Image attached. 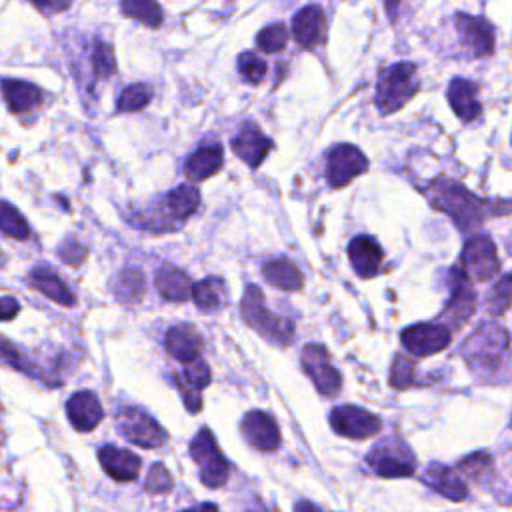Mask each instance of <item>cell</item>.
<instances>
[{
  "label": "cell",
  "instance_id": "obj_34",
  "mask_svg": "<svg viewBox=\"0 0 512 512\" xmlns=\"http://www.w3.org/2000/svg\"><path fill=\"white\" fill-rule=\"evenodd\" d=\"M150 100H152V88L148 84H132L120 92L116 108L120 112H138L146 108Z\"/></svg>",
  "mask_w": 512,
  "mask_h": 512
},
{
  "label": "cell",
  "instance_id": "obj_4",
  "mask_svg": "<svg viewBox=\"0 0 512 512\" xmlns=\"http://www.w3.org/2000/svg\"><path fill=\"white\" fill-rule=\"evenodd\" d=\"M508 350V332L496 322L480 324L462 344V356L472 368H496Z\"/></svg>",
  "mask_w": 512,
  "mask_h": 512
},
{
  "label": "cell",
  "instance_id": "obj_47",
  "mask_svg": "<svg viewBox=\"0 0 512 512\" xmlns=\"http://www.w3.org/2000/svg\"><path fill=\"white\" fill-rule=\"evenodd\" d=\"M182 512H218V506H216V504H210V502H204V504H198V506L188 508V510H182Z\"/></svg>",
  "mask_w": 512,
  "mask_h": 512
},
{
  "label": "cell",
  "instance_id": "obj_5",
  "mask_svg": "<svg viewBox=\"0 0 512 512\" xmlns=\"http://www.w3.org/2000/svg\"><path fill=\"white\" fill-rule=\"evenodd\" d=\"M366 464L382 478H406L416 472V458L410 446L396 436L380 440L366 456Z\"/></svg>",
  "mask_w": 512,
  "mask_h": 512
},
{
  "label": "cell",
  "instance_id": "obj_42",
  "mask_svg": "<svg viewBox=\"0 0 512 512\" xmlns=\"http://www.w3.org/2000/svg\"><path fill=\"white\" fill-rule=\"evenodd\" d=\"M492 468V458L486 452H474L458 462V470L466 476L478 480L482 474H486Z\"/></svg>",
  "mask_w": 512,
  "mask_h": 512
},
{
  "label": "cell",
  "instance_id": "obj_39",
  "mask_svg": "<svg viewBox=\"0 0 512 512\" xmlns=\"http://www.w3.org/2000/svg\"><path fill=\"white\" fill-rule=\"evenodd\" d=\"M238 74L248 84H260L266 76V62L254 52H242L238 56Z\"/></svg>",
  "mask_w": 512,
  "mask_h": 512
},
{
  "label": "cell",
  "instance_id": "obj_45",
  "mask_svg": "<svg viewBox=\"0 0 512 512\" xmlns=\"http://www.w3.org/2000/svg\"><path fill=\"white\" fill-rule=\"evenodd\" d=\"M20 306L14 298L10 296H2V320H12L18 314Z\"/></svg>",
  "mask_w": 512,
  "mask_h": 512
},
{
  "label": "cell",
  "instance_id": "obj_21",
  "mask_svg": "<svg viewBox=\"0 0 512 512\" xmlns=\"http://www.w3.org/2000/svg\"><path fill=\"white\" fill-rule=\"evenodd\" d=\"M348 258L360 278H374L384 260V252L372 236L362 234L352 238V242L348 244Z\"/></svg>",
  "mask_w": 512,
  "mask_h": 512
},
{
  "label": "cell",
  "instance_id": "obj_1",
  "mask_svg": "<svg viewBox=\"0 0 512 512\" xmlns=\"http://www.w3.org/2000/svg\"><path fill=\"white\" fill-rule=\"evenodd\" d=\"M426 194L430 204L448 214L452 222L464 232L474 230L484 222V202L466 190L460 182L450 178H436L430 182Z\"/></svg>",
  "mask_w": 512,
  "mask_h": 512
},
{
  "label": "cell",
  "instance_id": "obj_6",
  "mask_svg": "<svg viewBox=\"0 0 512 512\" xmlns=\"http://www.w3.org/2000/svg\"><path fill=\"white\" fill-rule=\"evenodd\" d=\"M190 456L198 464L200 480L208 488H220L226 484L230 474V464L220 452L210 428H200V432L190 442Z\"/></svg>",
  "mask_w": 512,
  "mask_h": 512
},
{
  "label": "cell",
  "instance_id": "obj_2",
  "mask_svg": "<svg viewBox=\"0 0 512 512\" xmlns=\"http://www.w3.org/2000/svg\"><path fill=\"white\" fill-rule=\"evenodd\" d=\"M418 92L416 64L396 62L384 68L376 84V106L380 114H392L408 104Z\"/></svg>",
  "mask_w": 512,
  "mask_h": 512
},
{
  "label": "cell",
  "instance_id": "obj_3",
  "mask_svg": "<svg viewBox=\"0 0 512 512\" xmlns=\"http://www.w3.org/2000/svg\"><path fill=\"white\" fill-rule=\"evenodd\" d=\"M240 314L244 322L254 328L258 334H262L266 340L276 342L280 346H286L292 342L294 336V326L290 320L274 316L266 304L262 290L258 286H246V292L240 302Z\"/></svg>",
  "mask_w": 512,
  "mask_h": 512
},
{
  "label": "cell",
  "instance_id": "obj_13",
  "mask_svg": "<svg viewBox=\"0 0 512 512\" xmlns=\"http://www.w3.org/2000/svg\"><path fill=\"white\" fill-rule=\"evenodd\" d=\"M450 298L444 306L442 318L448 322V328H462L468 318L476 310V294L470 286V280L464 276V272L456 266L450 272Z\"/></svg>",
  "mask_w": 512,
  "mask_h": 512
},
{
  "label": "cell",
  "instance_id": "obj_29",
  "mask_svg": "<svg viewBox=\"0 0 512 512\" xmlns=\"http://www.w3.org/2000/svg\"><path fill=\"white\" fill-rule=\"evenodd\" d=\"M262 276L266 278V282H270L272 286L286 290V292H294L300 290L304 284V276L298 270V266L288 260V258H270L262 264Z\"/></svg>",
  "mask_w": 512,
  "mask_h": 512
},
{
  "label": "cell",
  "instance_id": "obj_9",
  "mask_svg": "<svg viewBox=\"0 0 512 512\" xmlns=\"http://www.w3.org/2000/svg\"><path fill=\"white\" fill-rule=\"evenodd\" d=\"M302 368L320 394L336 396L340 392V372L332 366L330 354L322 344H306L302 348Z\"/></svg>",
  "mask_w": 512,
  "mask_h": 512
},
{
  "label": "cell",
  "instance_id": "obj_22",
  "mask_svg": "<svg viewBox=\"0 0 512 512\" xmlns=\"http://www.w3.org/2000/svg\"><path fill=\"white\" fill-rule=\"evenodd\" d=\"M98 460H100V466L104 468V472H106L112 480L130 482V480H134V478L140 474V464H142V462H140V458H138L134 452H130V450L104 444V446L98 450Z\"/></svg>",
  "mask_w": 512,
  "mask_h": 512
},
{
  "label": "cell",
  "instance_id": "obj_25",
  "mask_svg": "<svg viewBox=\"0 0 512 512\" xmlns=\"http://www.w3.org/2000/svg\"><path fill=\"white\" fill-rule=\"evenodd\" d=\"M476 84L466 80V78H454L450 84H448V102L454 110V114L464 120V122H472L480 116V102L476 98Z\"/></svg>",
  "mask_w": 512,
  "mask_h": 512
},
{
  "label": "cell",
  "instance_id": "obj_35",
  "mask_svg": "<svg viewBox=\"0 0 512 512\" xmlns=\"http://www.w3.org/2000/svg\"><path fill=\"white\" fill-rule=\"evenodd\" d=\"M512 304V272L504 274L490 290V296L486 300V310L492 316H502L508 306Z\"/></svg>",
  "mask_w": 512,
  "mask_h": 512
},
{
  "label": "cell",
  "instance_id": "obj_40",
  "mask_svg": "<svg viewBox=\"0 0 512 512\" xmlns=\"http://www.w3.org/2000/svg\"><path fill=\"white\" fill-rule=\"evenodd\" d=\"M172 486H174V480H172L170 472L166 470V466L162 462H154L146 476V492L166 494L172 490Z\"/></svg>",
  "mask_w": 512,
  "mask_h": 512
},
{
  "label": "cell",
  "instance_id": "obj_18",
  "mask_svg": "<svg viewBox=\"0 0 512 512\" xmlns=\"http://www.w3.org/2000/svg\"><path fill=\"white\" fill-rule=\"evenodd\" d=\"M292 34L296 42L310 50L324 42L326 38V16L320 6H306L298 10L292 18Z\"/></svg>",
  "mask_w": 512,
  "mask_h": 512
},
{
  "label": "cell",
  "instance_id": "obj_7",
  "mask_svg": "<svg viewBox=\"0 0 512 512\" xmlns=\"http://www.w3.org/2000/svg\"><path fill=\"white\" fill-rule=\"evenodd\" d=\"M458 268L470 282L492 280L500 270V258L494 242L484 234L468 238L464 242Z\"/></svg>",
  "mask_w": 512,
  "mask_h": 512
},
{
  "label": "cell",
  "instance_id": "obj_14",
  "mask_svg": "<svg viewBox=\"0 0 512 512\" xmlns=\"http://www.w3.org/2000/svg\"><path fill=\"white\" fill-rule=\"evenodd\" d=\"M454 22H456L460 40L472 52V56L482 58V56H490L494 52V30L486 18L470 16V14H456Z\"/></svg>",
  "mask_w": 512,
  "mask_h": 512
},
{
  "label": "cell",
  "instance_id": "obj_12",
  "mask_svg": "<svg viewBox=\"0 0 512 512\" xmlns=\"http://www.w3.org/2000/svg\"><path fill=\"white\" fill-rule=\"evenodd\" d=\"M330 426L340 436H346L352 440H364L380 432L382 420L360 406L344 404V406H336L330 412Z\"/></svg>",
  "mask_w": 512,
  "mask_h": 512
},
{
  "label": "cell",
  "instance_id": "obj_15",
  "mask_svg": "<svg viewBox=\"0 0 512 512\" xmlns=\"http://www.w3.org/2000/svg\"><path fill=\"white\" fill-rule=\"evenodd\" d=\"M242 436L246 442L262 452H272L280 446V430L276 420L262 412V410H250L242 422H240Z\"/></svg>",
  "mask_w": 512,
  "mask_h": 512
},
{
  "label": "cell",
  "instance_id": "obj_26",
  "mask_svg": "<svg viewBox=\"0 0 512 512\" xmlns=\"http://www.w3.org/2000/svg\"><path fill=\"white\" fill-rule=\"evenodd\" d=\"M154 284L158 288V292L170 300V302H184L192 296V280L188 278V274L172 264H164L156 270L154 276Z\"/></svg>",
  "mask_w": 512,
  "mask_h": 512
},
{
  "label": "cell",
  "instance_id": "obj_17",
  "mask_svg": "<svg viewBox=\"0 0 512 512\" xmlns=\"http://www.w3.org/2000/svg\"><path fill=\"white\" fill-rule=\"evenodd\" d=\"M270 148H272V140L254 122H246L240 128V132L232 138V150L250 168H258L262 160L268 156Z\"/></svg>",
  "mask_w": 512,
  "mask_h": 512
},
{
  "label": "cell",
  "instance_id": "obj_19",
  "mask_svg": "<svg viewBox=\"0 0 512 512\" xmlns=\"http://www.w3.org/2000/svg\"><path fill=\"white\" fill-rule=\"evenodd\" d=\"M66 414H68L70 424L78 432L94 430L102 422V416H104L98 396L90 390L74 392L66 402Z\"/></svg>",
  "mask_w": 512,
  "mask_h": 512
},
{
  "label": "cell",
  "instance_id": "obj_24",
  "mask_svg": "<svg viewBox=\"0 0 512 512\" xmlns=\"http://www.w3.org/2000/svg\"><path fill=\"white\" fill-rule=\"evenodd\" d=\"M422 480H424L434 492H438V494H442L444 498L454 500V502L464 500L466 494H468V488H466L464 480L456 474V470L450 468V466L438 464V462H432V464L426 468Z\"/></svg>",
  "mask_w": 512,
  "mask_h": 512
},
{
  "label": "cell",
  "instance_id": "obj_16",
  "mask_svg": "<svg viewBox=\"0 0 512 512\" xmlns=\"http://www.w3.org/2000/svg\"><path fill=\"white\" fill-rule=\"evenodd\" d=\"M210 382V368L206 362L196 360L184 366L182 372L174 374V384L184 400L186 410L198 412L202 408V390Z\"/></svg>",
  "mask_w": 512,
  "mask_h": 512
},
{
  "label": "cell",
  "instance_id": "obj_8",
  "mask_svg": "<svg viewBox=\"0 0 512 512\" xmlns=\"http://www.w3.org/2000/svg\"><path fill=\"white\" fill-rule=\"evenodd\" d=\"M116 426L126 440L142 448H158L166 442L164 428L140 408H122L116 416Z\"/></svg>",
  "mask_w": 512,
  "mask_h": 512
},
{
  "label": "cell",
  "instance_id": "obj_33",
  "mask_svg": "<svg viewBox=\"0 0 512 512\" xmlns=\"http://www.w3.org/2000/svg\"><path fill=\"white\" fill-rule=\"evenodd\" d=\"M144 290H146V282H144V276L138 268H128L116 278L114 292H116L120 302L132 304L144 294Z\"/></svg>",
  "mask_w": 512,
  "mask_h": 512
},
{
  "label": "cell",
  "instance_id": "obj_48",
  "mask_svg": "<svg viewBox=\"0 0 512 512\" xmlns=\"http://www.w3.org/2000/svg\"><path fill=\"white\" fill-rule=\"evenodd\" d=\"M384 2H386V8H388L390 14H394L396 8H398V4H400V0H384Z\"/></svg>",
  "mask_w": 512,
  "mask_h": 512
},
{
  "label": "cell",
  "instance_id": "obj_41",
  "mask_svg": "<svg viewBox=\"0 0 512 512\" xmlns=\"http://www.w3.org/2000/svg\"><path fill=\"white\" fill-rule=\"evenodd\" d=\"M92 66H94V74L104 78L116 72V62H114V52L110 48V44L106 42H98L94 46V54H92Z\"/></svg>",
  "mask_w": 512,
  "mask_h": 512
},
{
  "label": "cell",
  "instance_id": "obj_43",
  "mask_svg": "<svg viewBox=\"0 0 512 512\" xmlns=\"http://www.w3.org/2000/svg\"><path fill=\"white\" fill-rule=\"evenodd\" d=\"M58 256H60L64 262H68L70 266H80V264L84 262V258H86V248H84L82 244L74 242V240H66V242L60 246Z\"/></svg>",
  "mask_w": 512,
  "mask_h": 512
},
{
  "label": "cell",
  "instance_id": "obj_31",
  "mask_svg": "<svg viewBox=\"0 0 512 512\" xmlns=\"http://www.w3.org/2000/svg\"><path fill=\"white\" fill-rule=\"evenodd\" d=\"M224 292H226V288H224L222 278L208 276L194 284L192 300L196 302V306L202 312H214L224 304Z\"/></svg>",
  "mask_w": 512,
  "mask_h": 512
},
{
  "label": "cell",
  "instance_id": "obj_37",
  "mask_svg": "<svg viewBox=\"0 0 512 512\" xmlns=\"http://www.w3.org/2000/svg\"><path fill=\"white\" fill-rule=\"evenodd\" d=\"M0 228L4 232V236L16 238V240H24L30 236V228L24 220V216L10 204V202H2V214H0Z\"/></svg>",
  "mask_w": 512,
  "mask_h": 512
},
{
  "label": "cell",
  "instance_id": "obj_28",
  "mask_svg": "<svg viewBox=\"0 0 512 512\" xmlns=\"http://www.w3.org/2000/svg\"><path fill=\"white\" fill-rule=\"evenodd\" d=\"M2 96H4V102L8 104L10 112H14V114L30 112L42 100V94L34 84L24 82V80H12V78L2 80Z\"/></svg>",
  "mask_w": 512,
  "mask_h": 512
},
{
  "label": "cell",
  "instance_id": "obj_49",
  "mask_svg": "<svg viewBox=\"0 0 512 512\" xmlns=\"http://www.w3.org/2000/svg\"><path fill=\"white\" fill-rule=\"evenodd\" d=\"M260 512H264V510H260Z\"/></svg>",
  "mask_w": 512,
  "mask_h": 512
},
{
  "label": "cell",
  "instance_id": "obj_46",
  "mask_svg": "<svg viewBox=\"0 0 512 512\" xmlns=\"http://www.w3.org/2000/svg\"><path fill=\"white\" fill-rule=\"evenodd\" d=\"M294 512H320V508L308 500H300V502H296Z\"/></svg>",
  "mask_w": 512,
  "mask_h": 512
},
{
  "label": "cell",
  "instance_id": "obj_20",
  "mask_svg": "<svg viewBox=\"0 0 512 512\" xmlns=\"http://www.w3.org/2000/svg\"><path fill=\"white\" fill-rule=\"evenodd\" d=\"M166 352L182 364H190L200 360L202 352V336L190 324L172 326L164 336Z\"/></svg>",
  "mask_w": 512,
  "mask_h": 512
},
{
  "label": "cell",
  "instance_id": "obj_32",
  "mask_svg": "<svg viewBox=\"0 0 512 512\" xmlns=\"http://www.w3.org/2000/svg\"><path fill=\"white\" fill-rule=\"evenodd\" d=\"M122 12L124 16L138 20L150 28L160 26L164 20L160 4L156 0H122Z\"/></svg>",
  "mask_w": 512,
  "mask_h": 512
},
{
  "label": "cell",
  "instance_id": "obj_36",
  "mask_svg": "<svg viewBox=\"0 0 512 512\" xmlns=\"http://www.w3.org/2000/svg\"><path fill=\"white\" fill-rule=\"evenodd\" d=\"M288 44V28L282 22H274L270 26H264L258 34H256V46L262 52L274 54L284 50V46Z\"/></svg>",
  "mask_w": 512,
  "mask_h": 512
},
{
  "label": "cell",
  "instance_id": "obj_23",
  "mask_svg": "<svg viewBox=\"0 0 512 512\" xmlns=\"http://www.w3.org/2000/svg\"><path fill=\"white\" fill-rule=\"evenodd\" d=\"M222 164H224L222 148L218 144H206L188 156L184 164V176L188 178V182L198 184L214 176L222 168Z\"/></svg>",
  "mask_w": 512,
  "mask_h": 512
},
{
  "label": "cell",
  "instance_id": "obj_44",
  "mask_svg": "<svg viewBox=\"0 0 512 512\" xmlns=\"http://www.w3.org/2000/svg\"><path fill=\"white\" fill-rule=\"evenodd\" d=\"M30 2L42 12H62L72 4V0H30Z\"/></svg>",
  "mask_w": 512,
  "mask_h": 512
},
{
  "label": "cell",
  "instance_id": "obj_10",
  "mask_svg": "<svg viewBox=\"0 0 512 512\" xmlns=\"http://www.w3.org/2000/svg\"><path fill=\"white\" fill-rule=\"evenodd\" d=\"M368 170V158L352 144H336L326 156V180L332 188H342Z\"/></svg>",
  "mask_w": 512,
  "mask_h": 512
},
{
  "label": "cell",
  "instance_id": "obj_11",
  "mask_svg": "<svg viewBox=\"0 0 512 512\" xmlns=\"http://www.w3.org/2000/svg\"><path fill=\"white\" fill-rule=\"evenodd\" d=\"M400 340L412 356H430L448 348L452 332L442 322H420L404 328Z\"/></svg>",
  "mask_w": 512,
  "mask_h": 512
},
{
  "label": "cell",
  "instance_id": "obj_27",
  "mask_svg": "<svg viewBox=\"0 0 512 512\" xmlns=\"http://www.w3.org/2000/svg\"><path fill=\"white\" fill-rule=\"evenodd\" d=\"M28 284L34 290H38L40 294H44L46 298L60 304V306H74L76 304V298H74L72 290L50 268H44V266L32 268V272L28 274Z\"/></svg>",
  "mask_w": 512,
  "mask_h": 512
},
{
  "label": "cell",
  "instance_id": "obj_30",
  "mask_svg": "<svg viewBox=\"0 0 512 512\" xmlns=\"http://www.w3.org/2000/svg\"><path fill=\"white\" fill-rule=\"evenodd\" d=\"M162 206L168 218L172 220H186L192 216L200 206V192L194 184H182L174 190H170L162 198Z\"/></svg>",
  "mask_w": 512,
  "mask_h": 512
},
{
  "label": "cell",
  "instance_id": "obj_38",
  "mask_svg": "<svg viewBox=\"0 0 512 512\" xmlns=\"http://www.w3.org/2000/svg\"><path fill=\"white\" fill-rule=\"evenodd\" d=\"M414 374H416V362L406 354H396L390 368V384L394 388L414 386Z\"/></svg>",
  "mask_w": 512,
  "mask_h": 512
}]
</instances>
